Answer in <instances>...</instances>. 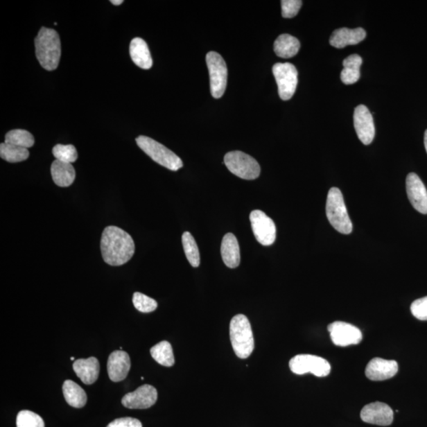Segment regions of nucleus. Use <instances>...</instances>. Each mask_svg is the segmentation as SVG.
Returning <instances> with one entry per match:
<instances>
[{
    "mask_svg": "<svg viewBox=\"0 0 427 427\" xmlns=\"http://www.w3.org/2000/svg\"><path fill=\"white\" fill-rule=\"evenodd\" d=\"M103 260L111 266H121L130 261L134 254L132 238L125 230L107 227L101 239Z\"/></svg>",
    "mask_w": 427,
    "mask_h": 427,
    "instance_id": "nucleus-1",
    "label": "nucleus"
},
{
    "mask_svg": "<svg viewBox=\"0 0 427 427\" xmlns=\"http://www.w3.org/2000/svg\"><path fill=\"white\" fill-rule=\"evenodd\" d=\"M36 56L43 69L54 71L59 66L61 44L58 33L50 28L42 27L35 39Z\"/></svg>",
    "mask_w": 427,
    "mask_h": 427,
    "instance_id": "nucleus-2",
    "label": "nucleus"
},
{
    "mask_svg": "<svg viewBox=\"0 0 427 427\" xmlns=\"http://www.w3.org/2000/svg\"><path fill=\"white\" fill-rule=\"evenodd\" d=\"M229 336L236 356L249 358L254 350V338L250 320L243 314L236 315L230 322Z\"/></svg>",
    "mask_w": 427,
    "mask_h": 427,
    "instance_id": "nucleus-3",
    "label": "nucleus"
},
{
    "mask_svg": "<svg viewBox=\"0 0 427 427\" xmlns=\"http://www.w3.org/2000/svg\"><path fill=\"white\" fill-rule=\"evenodd\" d=\"M326 216L337 232L342 234L352 232V223L348 216L344 196L339 189L331 188L329 190L326 203Z\"/></svg>",
    "mask_w": 427,
    "mask_h": 427,
    "instance_id": "nucleus-4",
    "label": "nucleus"
},
{
    "mask_svg": "<svg viewBox=\"0 0 427 427\" xmlns=\"http://www.w3.org/2000/svg\"><path fill=\"white\" fill-rule=\"evenodd\" d=\"M136 140L139 148L158 164L172 171H177L182 168V160L172 150L155 141V139L140 136Z\"/></svg>",
    "mask_w": 427,
    "mask_h": 427,
    "instance_id": "nucleus-5",
    "label": "nucleus"
},
{
    "mask_svg": "<svg viewBox=\"0 0 427 427\" xmlns=\"http://www.w3.org/2000/svg\"><path fill=\"white\" fill-rule=\"evenodd\" d=\"M225 165L234 175L245 180L259 177L261 166L257 161L243 151H232L224 157Z\"/></svg>",
    "mask_w": 427,
    "mask_h": 427,
    "instance_id": "nucleus-6",
    "label": "nucleus"
},
{
    "mask_svg": "<svg viewBox=\"0 0 427 427\" xmlns=\"http://www.w3.org/2000/svg\"><path fill=\"white\" fill-rule=\"evenodd\" d=\"M206 62L209 67L211 93L213 98H220L226 91L227 67L221 55L216 52L207 54Z\"/></svg>",
    "mask_w": 427,
    "mask_h": 427,
    "instance_id": "nucleus-7",
    "label": "nucleus"
},
{
    "mask_svg": "<svg viewBox=\"0 0 427 427\" xmlns=\"http://www.w3.org/2000/svg\"><path fill=\"white\" fill-rule=\"evenodd\" d=\"M290 369L295 374H313L319 378L328 376L331 366L326 359L311 355H299L290 359Z\"/></svg>",
    "mask_w": 427,
    "mask_h": 427,
    "instance_id": "nucleus-8",
    "label": "nucleus"
},
{
    "mask_svg": "<svg viewBox=\"0 0 427 427\" xmlns=\"http://www.w3.org/2000/svg\"><path fill=\"white\" fill-rule=\"evenodd\" d=\"M273 75L277 82L279 95L284 101L294 96L297 85V71L290 63H277L272 67Z\"/></svg>",
    "mask_w": 427,
    "mask_h": 427,
    "instance_id": "nucleus-9",
    "label": "nucleus"
},
{
    "mask_svg": "<svg viewBox=\"0 0 427 427\" xmlns=\"http://www.w3.org/2000/svg\"><path fill=\"white\" fill-rule=\"evenodd\" d=\"M250 222L255 238L262 245H272L277 239V227L272 219L260 210L250 213Z\"/></svg>",
    "mask_w": 427,
    "mask_h": 427,
    "instance_id": "nucleus-10",
    "label": "nucleus"
},
{
    "mask_svg": "<svg viewBox=\"0 0 427 427\" xmlns=\"http://www.w3.org/2000/svg\"><path fill=\"white\" fill-rule=\"evenodd\" d=\"M328 330L333 344L339 347L358 345L363 340L362 331L356 326L342 322L331 323Z\"/></svg>",
    "mask_w": 427,
    "mask_h": 427,
    "instance_id": "nucleus-11",
    "label": "nucleus"
},
{
    "mask_svg": "<svg viewBox=\"0 0 427 427\" xmlns=\"http://www.w3.org/2000/svg\"><path fill=\"white\" fill-rule=\"evenodd\" d=\"M354 125L357 136L364 145L373 142L375 137V127L372 112L366 105H359L354 112Z\"/></svg>",
    "mask_w": 427,
    "mask_h": 427,
    "instance_id": "nucleus-12",
    "label": "nucleus"
},
{
    "mask_svg": "<svg viewBox=\"0 0 427 427\" xmlns=\"http://www.w3.org/2000/svg\"><path fill=\"white\" fill-rule=\"evenodd\" d=\"M158 400V392L155 387L143 385L136 391L129 392L122 399V404L130 409H147L152 407Z\"/></svg>",
    "mask_w": 427,
    "mask_h": 427,
    "instance_id": "nucleus-13",
    "label": "nucleus"
},
{
    "mask_svg": "<svg viewBox=\"0 0 427 427\" xmlns=\"http://www.w3.org/2000/svg\"><path fill=\"white\" fill-rule=\"evenodd\" d=\"M407 193L410 203L421 214H427V190L421 179L414 173H409L406 180Z\"/></svg>",
    "mask_w": 427,
    "mask_h": 427,
    "instance_id": "nucleus-14",
    "label": "nucleus"
},
{
    "mask_svg": "<svg viewBox=\"0 0 427 427\" xmlns=\"http://www.w3.org/2000/svg\"><path fill=\"white\" fill-rule=\"evenodd\" d=\"M361 419L363 422L370 424L390 426L393 422V411L385 403L374 402L363 408Z\"/></svg>",
    "mask_w": 427,
    "mask_h": 427,
    "instance_id": "nucleus-15",
    "label": "nucleus"
},
{
    "mask_svg": "<svg viewBox=\"0 0 427 427\" xmlns=\"http://www.w3.org/2000/svg\"><path fill=\"white\" fill-rule=\"evenodd\" d=\"M111 381L119 382L125 380L131 369V360L128 354L123 351H115L110 354L107 364Z\"/></svg>",
    "mask_w": 427,
    "mask_h": 427,
    "instance_id": "nucleus-16",
    "label": "nucleus"
},
{
    "mask_svg": "<svg viewBox=\"0 0 427 427\" xmlns=\"http://www.w3.org/2000/svg\"><path fill=\"white\" fill-rule=\"evenodd\" d=\"M398 372V363L394 360H386L381 358H373L366 368V376L374 381L392 378Z\"/></svg>",
    "mask_w": 427,
    "mask_h": 427,
    "instance_id": "nucleus-17",
    "label": "nucleus"
},
{
    "mask_svg": "<svg viewBox=\"0 0 427 427\" xmlns=\"http://www.w3.org/2000/svg\"><path fill=\"white\" fill-rule=\"evenodd\" d=\"M366 37L367 33L363 28H356V29L340 28L333 33L329 42L331 46L342 49L348 46H355L363 42Z\"/></svg>",
    "mask_w": 427,
    "mask_h": 427,
    "instance_id": "nucleus-18",
    "label": "nucleus"
},
{
    "mask_svg": "<svg viewBox=\"0 0 427 427\" xmlns=\"http://www.w3.org/2000/svg\"><path fill=\"white\" fill-rule=\"evenodd\" d=\"M73 369L85 385H92L98 378L100 365L96 358L78 359L73 364Z\"/></svg>",
    "mask_w": 427,
    "mask_h": 427,
    "instance_id": "nucleus-19",
    "label": "nucleus"
},
{
    "mask_svg": "<svg viewBox=\"0 0 427 427\" xmlns=\"http://www.w3.org/2000/svg\"><path fill=\"white\" fill-rule=\"evenodd\" d=\"M221 254L225 265L228 268H236L239 266L241 261L239 244L233 234L229 233L224 236Z\"/></svg>",
    "mask_w": 427,
    "mask_h": 427,
    "instance_id": "nucleus-20",
    "label": "nucleus"
},
{
    "mask_svg": "<svg viewBox=\"0 0 427 427\" xmlns=\"http://www.w3.org/2000/svg\"><path fill=\"white\" fill-rule=\"evenodd\" d=\"M130 55L132 61L140 69L148 70L153 65L152 58L150 53L148 44L142 38H134L130 44Z\"/></svg>",
    "mask_w": 427,
    "mask_h": 427,
    "instance_id": "nucleus-21",
    "label": "nucleus"
},
{
    "mask_svg": "<svg viewBox=\"0 0 427 427\" xmlns=\"http://www.w3.org/2000/svg\"><path fill=\"white\" fill-rule=\"evenodd\" d=\"M51 173L54 183L60 187H69L75 182L76 171L71 163L55 160Z\"/></svg>",
    "mask_w": 427,
    "mask_h": 427,
    "instance_id": "nucleus-22",
    "label": "nucleus"
},
{
    "mask_svg": "<svg viewBox=\"0 0 427 427\" xmlns=\"http://www.w3.org/2000/svg\"><path fill=\"white\" fill-rule=\"evenodd\" d=\"M301 44L299 40L290 35H281L274 43V51L279 58L288 59L299 53Z\"/></svg>",
    "mask_w": 427,
    "mask_h": 427,
    "instance_id": "nucleus-23",
    "label": "nucleus"
},
{
    "mask_svg": "<svg viewBox=\"0 0 427 427\" xmlns=\"http://www.w3.org/2000/svg\"><path fill=\"white\" fill-rule=\"evenodd\" d=\"M363 59L360 55L353 54L344 60V69L341 71L340 78L346 85H351L360 78V67Z\"/></svg>",
    "mask_w": 427,
    "mask_h": 427,
    "instance_id": "nucleus-24",
    "label": "nucleus"
},
{
    "mask_svg": "<svg viewBox=\"0 0 427 427\" xmlns=\"http://www.w3.org/2000/svg\"><path fill=\"white\" fill-rule=\"evenodd\" d=\"M63 392L65 401L70 406L81 408L86 406L87 393L76 382L71 380L65 381L63 385Z\"/></svg>",
    "mask_w": 427,
    "mask_h": 427,
    "instance_id": "nucleus-25",
    "label": "nucleus"
},
{
    "mask_svg": "<svg viewBox=\"0 0 427 427\" xmlns=\"http://www.w3.org/2000/svg\"><path fill=\"white\" fill-rule=\"evenodd\" d=\"M150 355L162 366L171 367L175 363L172 346L168 341H162L151 348Z\"/></svg>",
    "mask_w": 427,
    "mask_h": 427,
    "instance_id": "nucleus-26",
    "label": "nucleus"
},
{
    "mask_svg": "<svg viewBox=\"0 0 427 427\" xmlns=\"http://www.w3.org/2000/svg\"><path fill=\"white\" fill-rule=\"evenodd\" d=\"M35 137L31 132L24 129H15L6 134L4 143L29 149L35 145Z\"/></svg>",
    "mask_w": 427,
    "mask_h": 427,
    "instance_id": "nucleus-27",
    "label": "nucleus"
},
{
    "mask_svg": "<svg viewBox=\"0 0 427 427\" xmlns=\"http://www.w3.org/2000/svg\"><path fill=\"white\" fill-rule=\"evenodd\" d=\"M0 157L10 163L20 162L30 157L29 150L6 143L0 144Z\"/></svg>",
    "mask_w": 427,
    "mask_h": 427,
    "instance_id": "nucleus-28",
    "label": "nucleus"
},
{
    "mask_svg": "<svg viewBox=\"0 0 427 427\" xmlns=\"http://www.w3.org/2000/svg\"><path fill=\"white\" fill-rule=\"evenodd\" d=\"M182 244L185 256L194 268H198L200 265V255L198 244L193 236L189 232H184L182 235Z\"/></svg>",
    "mask_w": 427,
    "mask_h": 427,
    "instance_id": "nucleus-29",
    "label": "nucleus"
},
{
    "mask_svg": "<svg viewBox=\"0 0 427 427\" xmlns=\"http://www.w3.org/2000/svg\"><path fill=\"white\" fill-rule=\"evenodd\" d=\"M17 427H44V423L40 415L24 410L17 415Z\"/></svg>",
    "mask_w": 427,
    "mask_h": 427,
    "instance_id": "nucleus-30",
    "label": "nucleus"
},
{
    "mask_svg": "<svg viewBox=\"0 0 427 427\" xmlns=\"http://www.w3.org/2000/svg\"><path fill=\"white\" fill-rule=\"evenodd\" d=\"M53 154L55 160L67 163L75 162L78 159V153L75 146L73 145H55L53 149Z\"/></svg>",
    "mask_w": 427,
    "mask_h": 427,
    "instance_id": "nucleus-31",
    "label": "nucleus"
},
{
    "mask_svg": "<svg viewBox=\"0 0 427 427\" xmlns=\"http://www.w3.org/2000/svg\"><path fill=\"white\" fill-rule=\"evenodd\" d=\"M132 302L134 308L144 313L153 312L158 307V303L155 299L139 292L133 295Z\"/></svg>",
    "mask_w": 427,
    "mask_h": 427,
    "instance_id": "nucleus-32",
    "label": "nucleus"
},
{
    "mask_svg": "<svg viewBox=\"0 0 427 427\" xmlns=\"http://www.w3.org/2000/svg\"><path fill=\"white\" fill-rule=\"evenodd\" d=\"M282 5V15L285 19L294 18L299 13L302 6L301 0H283L281 1Z\"/></svg>",
    "mask_w": 427,
    "mask_h": 427,
    "instance_id": "nucleus-33",
    "label": "nucleus"
},
{
    "mask_svg": "<svg viewBox=\"0 0 427 427\" xmlns=\"http://www.w3.org/2000/svg\"><path fill=\"white\" fill-rule=\"evenodd\" d=\"M411 311L415 318L427 320V296L413 302Z\"/></svg>",
    "mask_w": 427,
    "mask_h": 427,
    "instance_id": "nucleus-34",
    "label": "nucleus"
},
{
    "mask_svg": "<svg viewBox=\"0 0 427 427\" xmlns=\"http://www.w3.org/2000/svg\"><path fill=\"white\" fill-rule=\"evenodd\" d=\"M107 427H143V425L137 419L125 417L112 421Z\"/></svg>",
    "mask_w": 427,
    "mask_h": 427,
    "instance_id": "nucleus-35",
    "label": "nucleus"
},
{
    "mask_svg": "<svg viewBox=\"0 0 427 427\" xmlns=\"http://www.w3.org/2000/svg\"><path fill=\"white\" fill-rule=\"evenodd\" d=\"M110 2L115 6H119L123 3V0H112Z\"/></svg>",
    "mask_w": 427,
    "mask_h": 427,
    "instance_id": "nucleus-36",
    "label": "nucleus"
},
{
    "mask_svg": "<svg viewBox=\"0 0 427 427\" xmlns=\"http://www.w3.org/2000/svg\"><path fill=\"white\" fill-rule=\"evenodd\" d=\"M424 144H425V148H426V153H427V130L425 132Z\"/></svg>",
    "mask_w": 427,
    "mask_h": 427,
    "instance_id": "nucleus-37",
    "label": "nucleus"
},
{
    "mask_svg": "<svg viewBox=\"0 0 427 427\" xmlns=\"http://www.w3.org/2000/svg\"><path fill=\"white\" fill-rule=\"evenodd\" d=\"M71 361H74V360H75V358H74V357H71Z\"/></svg>",
    "mask_w": 427,
    "mask_h": 427,
    "instance_id": "nucleus-38",
    "label": "nucleus"
}]
</instances>
